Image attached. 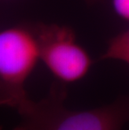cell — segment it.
I'll return each mask as SVG.
<instances>
[{"mask_svg":"<svg viewBox=\"0 0 129 130\" xmlns=\"http://www.w3.org/2000/svg\"><path fill=\"white\" fill-rule=\"evenodd\" d=\"M65 83L57 81L40 101L29 98L16 110L20 122L13 130H122L129 123V96L88 110L65 106Z\"/></svg>","mask_w":129,"mask_h":130,"instance_id":"6da1fadb","label":"cell"},{"mask_svg":"<svg viewBox=\"0 0 129 130\" xmlns=\"http://www.w3.org/2000/svg\"><path fill=\"white\" fill-rule=\"evenodd\" d=\"M32 27L40 43V60L57 81L72 83L88 73L92 60L70 27L54 24Z\"/></svg>","mask_w":129,"mask_h":130,"instance_id":"3957f363","label":"cell"},{"mask_svg":"<svg viewBox=\"0 0 129 130\" xmlns=\"http://www.w3.org/2000/svg\"><path fill=\"white\" fill-rule=\"evenodd\" d=\"M88 2H90V3H94V2H97V1H98V0H87Z\"/></svg>","mask_w":129,"mask_h":130,"instance_id":"8992f818","label":"cell"},{"mask_svg":"<svg viewBox=\"0 0 129 130\" xmlns=\"http://www.w3.org/2000/svg\"><path fill=\"white\" fill-rule=\"evenodd\" d=\"M112 4L117 14L129 22V0H112Z\"/></svg>","mask_w":129,"mask_h":130,"instance_id":"5b68a950","label":"cell"},{"mask_svg":"<svg viewBox=\"0 0 129 130\" xmlns=\"http://www.w3.org/2000/svg\"><path fill=\"white\" fill-rule=\"evenodd\" d=\"M100 60H115L129 66V28L112 38Z\"/></svg>","mask_w":129,"mask_h":130,"instance_id":"277c9868","label":"cell"},{"mask_svg":"<svg viewBox=\"0 0 129 130\" xmlns=\"http://www.w3.org/2000/svg\"><path fill=\"white\" fill-rule=\"evenodd\" d=\"M40 60L33 27L11 26L0 32V103L17 110L29 98L27 79Z\"/></svg>","mask_w":129,"mask_h":130,"instance_id":"7a4b0ae2","label":"cell"}]
</instances>
